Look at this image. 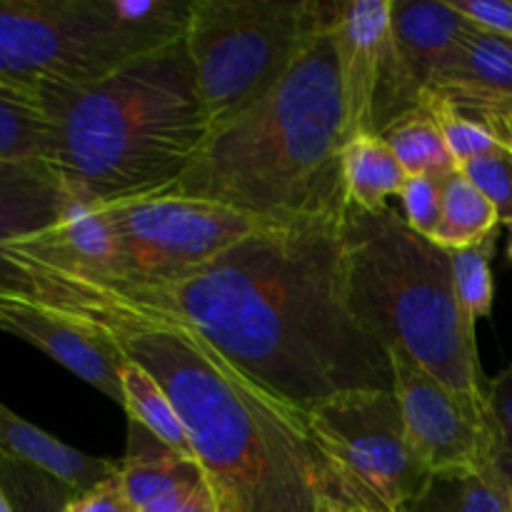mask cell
I'll return each mask as SVG.
<instances>
[{
	"mask_svg": "<svg viewBox=\"0 0 512 512\" xmlns=\"http://www.w3.org/2000/svg\"><path fill=\"white\" fill-rule=\"evenodd\" d=\"M335 10L320 0H190L183 40L213 133L288 75Z\"/></svg>",
	"mask_w": 512,
	"mask_h": 512,
	"instance_id": "cell-6",
	"label": "cell"
},
{
	"mask_svg": "<svg viewBox=\"0 0 512 512\" xmlns=\"http://www.w3.org/2000/svg\"><path fill=\"white\" fill-rule=\"evenodd\" d=\"M340 238L353 318L388 350H408L445 388L485 405L475 323L455 298L448 250L410 230L390 205L380 213L348 205Z\"/></svg>",
	"mask_w": 512,
	"mask_h": 512,
	"instance_id": "cell-5",
	"label": "cell"
},
{
	"mask_svg": "<svg viewBox=\"0 0 512 512\" xmlns=\"http://www.w3.org/2000/svg\"><path fill=\"white\" fill-rule=\"evenodd\" d=\"M15 290L108 333L148 370L180 415L223 512H318V473L298 415L173 315L113 290L13 268Z\"/></svg>",
	"mask_w": 512,
	"mask_h": 512,
	"instance_id": "cell-2",
	"label": "cell"
},
{
	"mask_svg": "<svg viewBox=\"0 0 512 512\" xmlns=\"http://www.w3.org/2000/svg\"><path fill=\"white\" fill-rule=\"evenodd\" d=\"M128 453L118 463L128 503L138 512H183L210 485L203 465L175 453L130 420Z\"/></svg>",
	"mask_w": 512,
	"mask_h": 512,
	"instance_id": "cell-13",
	"label": "cell"
},
{
	"mask_svg": "<svg viewBox=\"0 0 512 512\" xmlns=\"http://www.w3.org/2000/svg\"><path fill=\"white\" fill-rule=\"evenodd\" d=\"M5 288H15V275L13 268H10L3 260V255H0V293H3Z\"/></svg>",
	"mask_w": 512,
	"mask_h": 512,
	"instance_id": "cell-33",
	"label": "cell"
},
{
	"mask_svg": "<svg viewBox=\"0 0 512 512\" xmlns=\"http://www.w3.org/2000/svg\"><path fill=\"white\" fill-rule=\"evenodd\" d=\"M390 13L393 0H350L335 10L330 33L348 140L383 135L400 118L423 108V88L400 53Z\"/></svg>",
	"mask_w": 512,
	"mask_h": 512,
	"instance_id": "cell-10",
	"label": "cell"
},
{
	"mask_svg": "<svg viewBox=\"0 0 512 512\" xmlns=\"http://www.w3.org/2000/svg\"><path fill=\"white\" fill-rule=\"evenodd\" d=\"M178 38L128 23L115 0H0V83L83 88Z\"/></svg>",
	"mask_w": 512,
	"mask_h": 512,
	"instance_id": "cell-8",
	"label": "cell"
},
{
	"mask_svg": "<svg viewBox=\"0 0 512 512\" xmlns=\"http://www.w3.org/2000/svg\"><path fill=\"white\" fill-rule=\"evenodd\" d=\"M318 512H353V508L335 503V500H320Z\"/></svg>",
	"mask_w": 512,
	"mask_h": 512,
	"instance_id": "cell-34",
	"label": "cell"
},
{
	"mask_svg": "<svg viewBox=\"0 0 512 512\" xmlns=\"http://www.w3.org/2000/svg\"><path fill=\"white\" fill-rule=\"evenodd\" d=\"M405 512H512V488L498 470L438 473Z\"/></svg>",
	"mask_w": 512,
	"mask_h": 512,
	"instance_id": "cell-20",
	"label": "cell"
},
{
	"mask_svg": "<svg viewBox=\"0 0 512 512\" xmlns=\"http://www.w3.org/2000/svg\"><path fill=\"white\" fill-rule=\"evenodd\" d=\"M400 203H403V218L408 228L433 240L443 220V180L428 178V175L408 178L400 193Z\"/></svg>",
	"mask_w": 512,
	"mask_h": 512,
	"instance_id": "cell-27",
	"label": "cell"
},
{
	"mask_svg": "<svg viewBox=\"0 0 512 512\" xmlns=\"http://www.w3.org/2000/svg\"><path fill=\"white\" fill-rule=\"evenodd\" d=\"M340 163L348 205L365 213H380L388 208V200L395 195L400 198L408 183V173L398 155L380 135H355L345 140Z\"/></svg>",
	"mask_w": 512,
	"mask_h": 512,
	"instance_id": "cell-18",
	"label": "cell"
},
{
	"mask_svg": "<svg viewBox=\"0 0 512 512\" xmlns=\"http://www.w3.org/2000/svg\"><path fill=\"white\" fill-rule=\"evenodd\" d=\"M0 330L43 350L123 408L120 368L125 355L98 325L40 303L23 290L5 288L0 293Z\"/></svg>",
	"mask_w": 512,
	"mask_h": 512,
	"instance_id": "cell-12",
	"label": "cell"
},
{
	"mask_svg": "<svg viewBox=\"0 0 512 512\" xmlns=\"http://www.w3.org/2000/svg\"><path fill=\"white\" fill-rule=\"evenodd\" d=\"M33 93L50 123V168L80 203L163 195L213 133L183 38L83 88Z\"/></svg>",
	"mask_w": 512,
	"mask_h": 512,
	"instance_id": "cell-3",
	"label": "cell"
},
{
	"mask_svg": "<svg viewBox=\"0 0 512 512\" xmlns=\"http://www.w3.org/2000/svg\"><path fill=\"white\" fill-rule=\"evenodd\" d=\"M0 512H13V510H10L8 500H5V495H3V493H0Z\"/></svg>",
	"mask_w": 512,
	"mask_h": 512,
	"instance_id": "cell-36",
	"label": "cell"
},
{
	"mask_svg": "<svg viewBox=\"0 0 512 512\" xmlns=\"http://www.w3.org/2000/svg\"><path fill=\"white\" fill-rule=\"evenodd\" d=\"M390 15L400 53L423 95L438 88L458 63L475 25L450 0H403L393 3Z\"/></svg>",
	"mask_w": 512,
	"mask_h": 512,
	"instance_id": "cell-14",
	"label": "cell"
},
{
	"mask_svg": "<svg viewBox=\"0 0 512 512\" xmlns=\"http://www.w3.org/2000/svg\"><path fill=\"white\" fill-rule=\"evenodd\" d=\"M0 493L13 512H65L75 490L33 465L0 453Z\"/></svg>",
	"mask_w": 512,
	"mask_h": 512,
	"instance_id": "cell-24",
	"label": "cell"
},
{
	"mask_svg": "<svg viewBox=\"0 0 512 512\" xmlns=\"http://www.w3.org/2000/svg\"><path fill=\"white\" fill-rule=\"evenodd\" d=\"M450 268H453V288L460 308L473 323L480 318H488L493 313L495 285L490 260L495 253V235L480 245L470 248L448 250Z\"/></svg>",
	"mask_w": 512,
	"mask_h": 512,
	"instance_id": "cell-25",
	"label": "cell"
},
{
	"mask_svg": "<svg viewBox=\"0 0 512 512\" xmlns=\"http://www.w3.org/2000/svg\"><path fill=\"white\" fill-rule=\"evenodd\" d=\"M453 108H458L460 113L470 115V118L488 125L512 155V100H503V103H480V105H453Z\"/></svg>",
	"mask_w": 512,
	"mask_h": 512,
	"instance_id": "cell-31",
	"label": "cell"
},
{
	"mask_svg": "<svg viewBox=\"0 0 512 512\" xmlns=\"http://www.w3.org/2000/svg\"><path fill=\"white\" fill-rule=\"evenodd\" d=\"M70 205L48 160H0V245L45 230Z\"/></svg>",
	"mask_w": 512,
	"mask_h": 512,
	"instance_id": "cell-15",
	"label": "cell"
},
{
	"mask_svg": "<svg viewBox=\"0 0 512 512\" xmlns=\"http://www.w3.org/2000/svg\"><path fill=\"white\" fill-rule=\"evenodd\" d=\"M488 425L493 440V468L512 488V363L488 378Z\"/></svg>",
	"mask_w": 512,
	"mask_h": 512,
	"instance_id": "cell-26",
	"label": "cell"
},
{
	"mask_svg": "<svg viewBox=\"0 0 512 512\" xmlns=\"http://www.w3.org/2000/svg\"><path fill=\"white\" fill-rule=\"evenodd\" d=\"M65 512H133V505L128 503L123 483L115 473L85 493H75Z\"/></svg>",
	"mask_w": 512,
	"mask_h": 512,
	"instance_id": "cell-29",
	"label": "cell"
},
{
	"mask_svg": "<svg viewBox=\"0 0 512 512\" xmlns=\"http://www.w3.org/2000/svg\"><path fill=\"white\" fill-rule=\"evenodd\" d=\"M428 93L440 95L453 105L512 100V38L488 33L475 25L458 63L445 75L443 83Z\"/></svg>",
	"mask_w": 512,
	"mask_h": 512,
	"instance_id": "cell-17",
	"label": "cell"
},
{
	"mask_svg": "<svg viewBox=\"0 0 512 512\" xmlns=\"http://www.w3.org/2000/svg\"><path fill=\"white\" fill-rule=\"evenodd\" d=\"M0 453L53 475L75 493H85L118 473V463L70 448L0 403Z\"/></svg>",
	"mask_w": 512,
	"mask_h": 512,
	"instance_id": "cell-16",
	"label": "cell"
},
{
	"mask_svg": "<svg viewBox=\"0 0 512 512\" xmlns=\"http://www.w3.org/2000/svg\"><path fill=\"white\" fill-rule=\"evenodd\" d=\"M115 235V280L103 288H158L190 278L268 223L183 195L103 203Z\"/></svg>",
	"mask_w": 512,
	"mask_h": 512,
	"instance_id": "cell-9",
	"label": "cell"
},
{
	"mask_svg": "<svg viewBox=\"0 0 512 512\" xmlns=\"http://www.w3.org/2000/svg\"><path fill=\"white\" fill-rule=\"evenodd\" d=\"M393 393L415 458L430 475L493 468L488 408L435 380L408 350L390 348Z\"/></svg>",
	"mask_w": 512,
	"mask_h": 512,
	"instance_id": "cell-11",
	"label": "cell"
},
{
	"mask_svg": "<svg viewBox=\"0 0 512 512\" xmlns=\"http://www.w3.org/2000/svg\"><path fill=\"white\" fill-rule=\"evenodd\" d=\"M133 512H138V510H133Z\"/></svg>",
	"mask_w": 512,
	"mask_h": 512,
	"instance_id": "cell-38",
	"label": "cell"
},
{
	"mask_svg": "<svg viewBox=\"0 0 512 512\" xmlns=\"http://www.w3.org/2000/svg\"><path fill=\"white\" fill-rule=\"evenodd\" d=\"M183 512H223V510H220L218 498H215L213 485H208V488H205L203 493L195 495L193 503H190Z\"/></svg>",
	"mask_w": 512,
	"mask_h": 512,
	"instance_id": "cell-32",
	"label": "cell"
},
{
	"mask_svg": "<svg viewBox=\"0 0 512 512\" xmlns=\"http://www.w3.org/2000/svg\"><path fill=\"white\" fill-rule=\"evenodd\" d=\"M450 3L480 30L512 38V3L508 0H450Z\"/></svg>",
	"mask_w": 512,
	"mask_h": 512,
	"instance_id": "cell-30",
	"label": "cell"
},
{
	"mask_svg": "<svg viewBox=\"0 0 512 512\" xmlns=\"http://www.w3.org/2000/svg\"><path fill=\"white\" fill-rule=\"evenodd\" d=\"M120 383H123V410L128 413V418L175 453L195 458L183 420L175 413L173 403L165 390L155 383L153 375L125 358L123 368H120Z\"/></svg>",
	"mask_w": 512,
	"mask_h": 512,
	"instance_id": "cell-21",
	"label": "cell"
},
{
	"mask_svg": "<svg viewBox=\"0 0 512 512\" xmlns=\"http://www.w3.org/2000/svg\"><path fill=\"white\" fill-rule=\"evenodd\" d=\"M50 123L38 95L0 83V160H48Z\"/></svg>",
	"mask_w": 512,
	"mask_h": 512,
	"instance_id": "cell-23",
	"label": "cell"
},
{
	"mask_svg": "<svg viewBox=\"0 0 512 512\" xmlns=\"http://www.w3.org/2000/svg\"><path fill=\"white\" fill-rule=\"evenodd\" d=\"M508 233H510V240H508V260H510V265H512V220H508Z\"/></svg>",
	"mask_w": 512,
	"mask_h": 512,
	"instance_id": "cell-35",
	"label": "cell"
},
{
	"mask_svg": "<svg viewBox=\"0 0 512 512\" xmlns=\"http://www.w3.org/2000/svg\"><path fill=\"white\" fill-rule=\"evenodd\" d=\"M340 225L268 223L180 283L108 290L188 323L295 415L350 390H393L390 350L348 308Z\"/></svg>",
	"mask_w": 512,
	"mask_h": 512,
	"instance_id": "cell-1",
	"label": "cell"
},
{
	"mask_svg": "<svg viewBox=\"0 0 512 512\" xmlns=\"http://www.w3.org/2000/svg\"><path fill=\"white\" fill-rule=\"evenodd\" d=\"M503 225L493 200L463 173L455 170L443 180V220L433 243L443 250L480 245Z\"/></svg>",
	"mask_w": 512,
	"mask_h": 512,
	"instance_id": "cell-19",
	"label": "cell"
},
{
	"mask_svg": "<svg viewBox=\"0 0 512 512\" xmlns=\"http://www.w3.org/2000/svg\"><path fill=\"white\" fill-rule=\"evenodd\" d=\"M330 28L315 35L263 100L210 135L163 195L213 200L260 223L343 215L340 153L348 130Z\"/></svg>",
	"mask_w": 512,
	"mask_h": 512,
	"instance_id": "cell-4",
	"label": "cell"
},
{
	"mask_svg": "<svg viewBox=\"0 0 512 512\" xmlns=\"http://www.w3.org/2000/svg\"><path fill=\"white\" fill-rule=\"evenodd\" d=\"M318 473V500L405 512L430 473L408 443L393 390H350L298 415Z\"/></svg>",
	"mask_w": 512,
	"mask_h": 512,
	"instance_id": "cell-7",
	"label": "cell"
},
{
	"mask_svg": "<svg viewBox=\"0 0 512 512\" xmlns=\"http://www.w3.org/2000/svg\"><path fill=\"white\" fill-rule=\"evenodd\" d=\"M380 138L398 155L400 165L405 168L408 178L428 175V178L445 180L455 170H460L458 160L450 153L448 140H445L438 120L425 108L400 118Z\"/></svg>",
	"mask_w": 512,
	"mask_h": 512,
	"instance_id": "cell-22",
	"label": "cell"
},
{
	"mask_svg": "<svg viewBox=\"0 0 512 512\" xmlns=\"http://www.w3.org/2000/svg\"><path fill=\"white\" fill-rule=\"evenodd\" d=\"M353 512H363V510H353Z\"/></svg>",
	"mask_w": 512,
	"mask_h": 512,
	"instance_id": "cell-37",
	"label": "cell"
},
{
	"mask_svg": "<svg viewBox=\"0 0 512 512\" xmlns=\"http://www.w3.org/2000/svg\"><path fill=\"white\" fill-rule=\"evenodd\" d=\"M460 170L493 200L503 225L512 220V155L508 153V148H505L503 155L475 160V163L463 165Z\"/></svg>",
	"mask_w": 512,
	"mask_h": 512,
	"instance_id": "cell-28",
	"label": "cell"
}]
</instances>
